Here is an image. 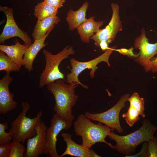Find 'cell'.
<instances>
[{
    "label": "cell",
    "instance_id": "6",
    "mask_svg": "<svg viewBox=\"0 0 157 157\" xmlns=\"http://www.w3.org/2000/svg\"><path fill=\"white\" fill-rule=\"evenodd\" d=\"M116 46L110 48L101 55L90 60L81 62L78 61L74 58L70 60L72 67L71 69L69 67L71 71L70 73L66 75V81L68 83H76L80 85L84 88L88 89L89 87L82 83L78 80L79 74L86 69H91L89 75L91 78L94 77L95 72L98 68L97 66L99 63L102 62L106 63L109 67L111 66L109 62V58L113 51L115 50Z\"/></svg>",
    "mask_w": 157,
    "mask_h": 157
},
{
    "label": "cell",
    "instance_id": "8",
    "mask_svg": "<svg viewBox=\"0 0 157 157\" xmlns=\"http://www.w3.org/2000/svg\"><path fill=\"white\" fill-rule=\"evenodd\" d=\"M50 126L46 131V141L43 154H49L51 157H60L57 153L56 145L59 133L63 130H67L72 122H67L55 113L51 121Z\"/></svg>",
    "mask_w": 157,
    "mask_h": 157
},
{
    "label": "cell",
    "instance_id": "9",
    "mask_svg": "<svg viewBox=\"0 0 157 157\" xmlns=\"http://www.w3.org/2000/svg\"><path fill=\"white\" fill-rule=\"evenodd\" d=\"M112 15L110 21L104 28L99 29L90 39L94 42L95 44L99 47L102 41L106 42L109 44L114 40L117 33L122 30V26L120 20L119 8L116 3L111 4Z\"/></svg>",
    "mask_w": 157,
    "mask_h": 157
},
{
    "label": "cell",
    "instance_id": "10",
    "mask_svg": "<svg viewBox=\"0 0 157 157\" xmlns=\"http://www.w3.org/2000/svg\"><path fill=\"white\" fill-rule=\"evenodd\" d=\"M0 11L5 15L6 21L0 35V43H3L6 40L14 37H18L24 44L30 46L32 44L31 39L27 33L20 29L16 23L14 17L13 8L0 6Z\"/></svg>",
    "mask_w": 157,
    "mask_h": 157
},
{
    "label": "cell",
    "instance_id": "13",
    "mask_svg": "<svg viewBox=\"0 0 157 157\" xmlns=\"http://www.w3.org/2000/svg\"><path fill=\"white\" fill-rule=\"evenodd\" d=\"M13 78L6 74L0 80V114L5 115L15 109L18 103L13 99L14 94L10 92L9 85Z\"/></svg>",
    "mask_w": 157,
    "mask_h": 157
},
{
    "label": "cell",
    "instance_id": "23",
    "mask_svg": "<svg viewBox=\"0 0 157 157\" xmlns=\"http://www.w3.org/2000/svg\"><path fill=\"white\" fill-rule=\"evenodd\" d=\"M138 112L132 107L129 106L127 111L122 114V117L125 120L130 127H132L140 118Z\"/></svg>",
    "mask_w": 157,
    "mask_h": 157
},
{
    "label": "cell",
    "instance_id": "15",
    "mask_svg": "<svg viewBox=\"0 0 157 157\" xmlns=\"http://www.w3.org/2000/svg\"><path fill=\"white\" fill-rule=\"evenodd\" d=\"M10 45H0V50L5 53L21 68L24 65L23 57L29 46L21 44L17 39Z\"/></svg>",
    "mask_w": 157,
    "mask_h": 157
},
{
    "label": "cell",
    "instance_id": "1",
    "mask_svg": "<svg viewBox=\"0 0 157 157\" xmlns=\"http://www.w3.org/2000/svg\"><path fill=\"white\" fill-rule=\"evenodd\" d=\"M76 83H67L64 80H57L47 85L48 90L53 96L55 103L53 109L56 113L65 121L72 122L74 119L72 108L78 99L75 90Z\"/></svg>",
    "mask_w": 157,
    "mask_h": 157
},
{
    "label": "cell",
    "instance_id": "26",
    "mask_svg": "<svg viewBox=\"0 0 157 157\" xmlns=\"http://www.w3.org/2000/svg\"><path fill=\"white\" fill-rule=\"evenodd\" d=\"M148 142L147 157H157V139L156 137Z\"/></svg>",
    "mask_w": 157,
    "mask_h": 157
},
{
    "label": "cell",
    "instance_id": "25",
    "mask_svg": "<svg viewBox=\"0 0 157 157\" xmlns=\"http://www.w3.org/2000/svg\"><path fill=\"white\" fill-rule=\"evenodd\" d=\"M8 126L7 123H0V144L10 143L13 139L10 132L5 131Z\"/></svg>",
    "mask_w": 157,
    "mask_h": 157
},
{
    "label": "cell",
    "instance_id": "17",
    "mask_svg": "<svg viewBox=\"0 0 157 157\" xmlns=\"http://www.w3.org/2000/svg\"><path fill=\"white\" fill-rule=\"evenodd\" d=\"M95 17L94 16L90 17L77 28L81 41L84 43H88L91 37L103 24V21H95Z\"/></svg>",
    "mask_w": 157,
    "mask_h": 157
},
{
    "label": "cell",
    "instance_id": "12",
    "mask_svg": "<svg viewBox=\"0 0 157 157\" xmlns=\"http://www.w3.org/2000/svg\"><path fill=\"white\" fill-rule=\"evenodd\" d=\"M47 126L42 121L35 127L36 134L27 139L25 157H38L43 154L46 141Z\"/></svg>",
    "mask_w": 157,
    "mask_h": 157
},
{
    "label": "cell",
    "instance_id": "28",
    "mask_svg": "<svg viewBox=\"0 0 157 157\" xmlns=\"http://www.w3.org/2000/svg\"><path fill=\"white\" fill-rule=\"evenodd\" d=\"M148 147V142H145L142 145L141 149L140 151L135 155H130L127 157H147Z\"/></svg>",
    "mask_w": 157,
    "mask_h": 157
},
{
    "label": "cell",
    "instance_id": "27",
    "mask_svg": "<svg viewBox=\"0 0 157 157\" xmlns=\"http://www.w3.org/2000/svg\"><path fill=\"white\" fill-rule=\"evenodd\" d=\"M10 152V143L0 144V157H9Z\"/></svg>",
    "mask_w": 157,
    "mask_h": 157
},
{
    "label": "cell",
    "instance_id": "20",
    "mask_svg": "<svg viewBox=\"0 0 157 157\" xmlns=\"http://www.w3.org/2000/svg\"><path fill=\"white\" fill-rule=\"evenodd\" d=\"M58 9L43 1L35 6L34 15L38 19L41 20L47 17L56 16Z\"/></svg>",
    "mask_w": 157,
    "mask_h": 157
},
{
    "label": "cell",
    "instance_id": "5",
    "mask_svg": "<svg viewBox=\"0 0 157 157\" xmlns=\"http://www.w3.org/2000/svg\"><path fill=\"white\" fill-rule=\"evenodd\" d=\"M75 53L72 47L69 45L66 46L56 54L44 49L43 53L45 60V66L40 77L39 87L42 88L58 79L64 80V74L60 71L59 66L63 60Z\"/></svg>",
    "mask_w": 157,
    "mask_h": 157
},
{
    "label": "cell",
    "instance_id": "30",
    "mask_svg": "<svg viewBox=\"0 0 157 157\" xmlns=\"http://www.w3.org/2000/svg\"><path fill=\"white\" fill-rule=\"evenodd\" d=\"M146 72H151L157 73V56L151 59L149 65L145 70Z\"/></svg>",
    "mask_w": 157,
    "mask_h": 157
},
{
    "label": "cell",
    "instance_id": "3",
    "mask_svg": "<svg viewBox=\"0 0 157 157\" xmlns=\"http://www.w3.org/2000/svg\"><path fill=\"white\" fill-rule=\"evenodd\" d=\"M76 135L81 137L82 144L88 149L99 142L104 143L112 149L114 146L107 142L105 138L113 129L101 122L95 124L92 122L84 115L81 114L74 122L73 125Z\"/></svg>",
    "mask_w": 157,
    "mask_h": 157
},
{
    "label": "cell",
    "instance_id": "24",
    "mask_svg": "<svg viewBox=\"0 0 157 157\" xmlns=\"http://www.w3.org/2000/svg\"><path fill=\"white\" fill-rule=\"evenodd\" d=\"M10 152L9 157H23L26 148L21 143L13 140L10 142Z\"/></svg>",
    "mask_w": 157,
    "mask_h": 157
},
{
    "label": "cell",
    "instance_id": "4",
    "mask_svg": "<svg viewBox=\"0 0 157 157\" xmlns=\"http://www.w3.org/2000/svg\"><path fill=\"white\" fill-rule=\"evenodd\" d=\"M22 111L11 124L9 130L13 140L22 144L27 139L36 134L35 127L38 123L42 121L43 112L40 110L36 116L31 118L26 116L30 108V104L26 101L21 104Z\"/></svg>",
    "mask_w": 157,
    "mask_h": 157
},
{
    "label": "cell",
    "instance_id": "14",
    "mask_svg": "<svg viewBox=\"0 0 157 157\" xmlns=\"http://www.w3.org/2000/svg\"><path fill=\"white\" fill-rule=\"evenodd\" d=\"M61 135L66 144L67 147L65 151L60 157L66 155H69L77 157H100L101 156L95 153L92 149H88L82 144L80 145L76 143L72 139V135L63 132Z\"/></svg>",
    "mask_w": 157,
    "mask_h": 157
},
{
    "label": "cell",
    "instance_id": "19",
    "mask_svg": "<svg viewBox=\"0 0 157 157\" xmlns=\"http://www.w3.org/2000/svg\"><path fill=\"white\" fill-rule=\"evenodd\" d=\"M88 6V3L85 1L78 10H74L70 9L68 10L66 20L69 30L73 31L77 29L87 20L86 14Z\"/></svg>",
    "mask_w": 157,
    "mask_h": 157
},
{
    "label": "cell",
    "instance_id": "29",
    "mask_svg": "<svg viewBox=\"0 0 157 157\" xmlns=\"http://www.w3.org/2000/svg\"><path fill=\"white\" fill-rule=\"evenodd\" d=\"M46 3L57 8H59L63 6L65 0H44Z\"/></svg>",
    "mask_w": 157,
    "mask_h": 157
},
{
    "label": "cell",
    "instance_id": "31",
    "mask_svg": "<svg viewBox=\"0 0 157 157\" xmlns=\"http://www.w3.org/2000/svg\"><path fill=\"white\" fill-rule=\"evenodd\" d=\"M132 49H130V50H127L126 49H123L116 50L119 51V52L121 53H122L123 54L126 55L127 56H132L135 58V57L138 56V54L137 55L134 54L133 52Z\"/></svg>",
    "mask_w": 157,
    "mask_h": 157
},
{
    "label": "cell",
    "instance_id": "7",
    "mask_svg": "<svg viewBox=\"0 0 157 157\" xmlns=\"http://www.w3.org/2000/svg\"><path fill=\"white\" fill-rule=\"evenodd\" d=\"M130 96L129 93L123 95L115 105L106 111L97 113L86 112L84 115L90 120L103 123L113 130L116 129L119 133H122L124 130L119 121V113L122 109L125 107V103Z\"/></svg>",
    "mask_w": 157,
    "mask_h": 157
},
{
    "label": "cell",
    "instance_id": "2",
    "mask_svg": "<svg viewBox=\"0 0 157 157\" xmlns=\"http://www.w3.org/2000/svg\"><path fill=\"white\" fill-rule=\"evenodd\" d=\"M157 129L156 126L146 119L143 121L142 126L134 132L122 136L115 134L113 131L109 133L108 136L116 142L114 148L127 157L134 153L136 148L141 143L153 139Z\"/></svg>",
    "mask_w": 157,
    "mask_h": 157
},
{
    "label": "cell",
    "instance_id": "32",
    "mask_svg": "<svg viewBox=\"0 0 157 157\" xmlns=\"http://www.w3.org/2000/svg\"><path fill=\"white\" fill-rule=\"evenodd\" d=\"M109 44L106 41H101L99 44V47L101 48L103 51H104L109 49Z\"/></svg>",
    "mask_w": 157,
    "mask_h": 157
},
{
    "label": "cell",
    "instance_id": "16",
    "mask_svg": "<svg viewBox=\"0 0 157 157\" xmlns=\"http://www.w3.org/2000/svg\"><path fill=\"white\" fill-rule=\"evenodd\" d=\"M52 30L49 31L42 38L34 40L26 51L23 57L24 65L25 68L29 72L33 70V63L39 52L48 44L47 43H45V41Z\"/></svg>",
    "mask_w": 157,
    "mask_h": 157
},
{
    "label": "cell",
    "instance_id": "18",
    "mask_svg": "<svg viewBox=\"0 0 157 157\" xmlns=\"http://www.w3.org/2000/svg\"><path fill=\"white\" fill-rule=\"evenodd\" d=\"M60 21L57 16L47 17L41 20L38 19L32 34L33 39L35 40L43 38Z\"/></svg>",
    "mask_w": 157,
    "mask_h": 157
},
{
    "label": "cell",
    "instance_id": "21",
    "mask_svg": "<svg viewBox=\"0 0 157 157\" xmlns=\"http://www.w3.org/2000/svg\"><path fill=\"white\" fill-rule=\"evenodd\" d=\"M3 51L0 50V71L10 74L11 72H18L20 68Z\"/></svg>",
    "mask_w": 157,
    "mask_h": 157
},
{
    "label": "cell",
    "instance_id": "22",
    "mask_svg": "<svg viewBox=\"0 0 157 157\" xmlns=\"http://www.w3.org/2000/svg\"><path fill=\"white\" fill-rule=\"evenodd\" d=\"M127 101L129 102L130 106L136 109L142 118L145 117V115L144 113V100L143 98L141 97L138 93L134 92L129 97Z\"/></svg>",
    "mask_w": 157,
    "mask_h": 157
},
{
    "label": "cell",
    "instance_id": "11",
    "mask_svg": "<svg viewBox=\"0 0 157 157\" xmlns=\"http://www.w3.org/2000/svg\"><path fill=\"white\" fill-rule=\"evenodd\" d=\"M134 45L135 49L139 50L138 56L135 58V60L142 66L145 70L151 59L157 53V42L149 43L146 36V31L142 28L140 36L135 39Z\"/></svg>",
    "mask_w": 157,
    "mask_h": 157
}]
</instances>
